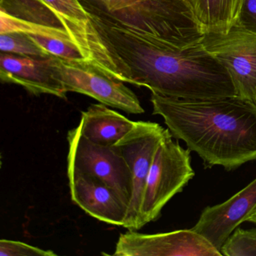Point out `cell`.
Returning a JSON list of instances; mask_svg holds the SVG:
<instances>
[{
    "instance_id": "277c9868",
    "label": "cell",
    "mask_w": 256,
    "mask_h": 256,
    "mask_svg": "<svg viewBox=\"0 0 256 256\" xmlns=\"http://www.w3.org/2000/svg\"><path fill=\"white\" fill-rule=\"evenodd\" d=\"M1 10L19 18L65 30L86 62L122 82L113 55L79 0H1Z\"/></svg>"
},
{
    "instance_id": "3957f363",
    "label": "cell",
    "mask_w": 256,
    "mask_h": 256,
    "mask_svg": "<svg viewBox=\"0 0 256 256\" xmlns=\"http://www.w3.org/2000/svg\"><path fill=\"white\" fill-rule=\"evenodd\" d=\"M79 1L91 16L175 47L198 44L204 35L187 0Z\"/></svg>"
},
{
    "instance_id": "ac0fdd59",
    "label": "cell",
    "mask_w": 256,
    "mask_h": 256,
    "mask_svg": "<svg viewBox=\"0 0 256 256\" xmlns=\"http://www.w3.org/2000/svg\"><path fill=\"white\" fill-rule=\"evenodd\" d=\"M220 251L224 256H256V228L242 229L238 227Z\"/></svg>"
},
{
    "instance_id": "7c38bea8",
    "label": "cell",
    "mask_w": 256,
    "mask_h": 256,
    "mask_svg": "<svg viewBox=\"0 0 256 256\" xmlns=\"http://www.w3.org/2000/svg\"><path fill=\"white\" fill-rule=\"evenodd\" d=\"M72 200L91 216L124 227L128 204L104 182L85 174L68 170Z\"/></svg>"
},
{
    "instance_id": "9c48e42d",
    "label": "cell",
    "mask_w": 256,
    "mask_h": 256,
    "mask_svg": "<svg viewBox=\"0 0 256 256\" xmlns=\"http://www.w3.org/2000/svg\"><path fill=\"white\" fill-rule=\"evenodd\" d=\"M166 130L156 122L138 121L116 144L128 164L132 176V196L124 228L138 230L140 228L144 192L156 151Z\"/></svg>"
},
{
    "instance_id": "5bb4252c",
    "label": "cell",
    "mask_w": 256,
    "mask_h": 256,
    "mask_svg": "<svg viewBox=\"0 0 256 256\" xmlns=\"http://www.w3.org/2000/svg\"><path fill=\"white\" fill-rule=\"evenodd\" d=\"M134 121L108 108L106 104H92L82 112L78 126L82 136L102 146L116 144L134 127Z\"/></svg>"
},
{
    "instance_id": "7a4b0ae2",
    "label": "cell",
    "mask_w": 256,
    "mask_h": 256,
    "mask_svg": "<svg viewBox=\"0 0 256 256\" xmlns=\"http://www.w3.org/2000/svg\"><path fill=\"white\" fill-rule=\"evenodd\" d=\"M152 114L164 120L206 168L232 170L256 160V106L238 96L184 100L152 92Z\"/></svg>"
},
{
    "instance_id": "8992f818",
    "label": "cell",
    "mask_w": 256,
    "mask_h": 256,
    "mask_svg": "<svg viewBox=\"0 0 256 256\" xmlns=\"http://www.w3.org/2000/svg\"><path fill=\"white\" fill-rule=\"evenodd\" d=\"M53 64L55 77L66 92L88 96L128 114L144 113L137 96L124 82L104 74L86 61L67 60L53 56Z\"/></svg>"
},
{
    "instance_id": "44dd1931",
    "label": "cell",
    "mask_w": 256,
    "mask_h": 256,
    "mask_svg": "<svg viewBox=\"0 0 256 256\" xmlns=\"http://www.w3.org/2000/svg\"><path fill=\"white\" fill-rule=\"evenodd\" d=\"M234 26L256 34V0H242Z\"/></svg>"
},
{
    "instance_id": "ffe728a7",
    "label": "cell",
    "mask_w": 256,
    "mask_h": 256,
    "mask_svg": "<svg viewBox=\"0 0 256 256\" xmlns=\"http://www.w3.org/2000/svg\"><path fill=\"white\" fill-rule=\"evenodd\" d=\"M52 250H44L20 241L2 239L0 240V256H56Z\"/></svg>"
},
{
    "instance_id": "30bf717a",
    "label": "cell",
    "mask_w": 256,
    "mask_h": 256,
    "mask_svg": "<svg viewBox=\"0 0 256 256\" xmlns=\"http://www.w3.org/2000/svg\"><path fill=\"white\" fill-rule=\"evenodd\" d=\"M115 256H222L204 236L198 232L178 230L166 233H138L128 230L116 242Z\"/></svg>"
},
{
    "instance_id": "6da1fadb",
    "label": "cell",
    "mask_w": 256,
    "mask_h": 256,
    "mask_svg": "<svg viewBox=\"0 0 256 256\" xmlns=\"http://www.w3.org/2000/svg\"><path fill=\"white\" fill-rule=\"evenodd\" d=\"M90 17L113 55L124 83L184 100L236 96L227 70L202 42L175 47L145 38L96 16Z\"/></svg>"
},
{
    "instance_id": "5b68a950",
    "label": "cell",
    "mask_w": 256,
    "mask_h": 256,
    "mask_svg": "<svg viewBox=\"0 0 256 256\" xmlns=\"http://www.w3.org/2000/svg\"><path fill=\"white\" fill-rule=\"evenodd\" d=\"M173 138L168 128L154 155L144 192L140 228L158 220L166 204L194 178L191 150Z\"/></svg>"
},
{
    "instance_id": "e0dca14e",
    "label": "cell",
    "mask_w": 256,
    "mask_h": 256,
    "mask_svg": "<svg viewBox=\"0 0 256 256\" xmlns=\"http://www.w3.org/2000/svg\"><path fill=\"white\" fill-rule=\"evenodd\" d=\"M0 50L4 53L23 56L48 58L52 56L36 44L28 34L22 32L0 34Z\"/></svg>"
},
{
    "instance_id": "d6986e66",
    "label": "cell",
    "mask_w": 256,
    "mask_h": 256,
    "mask_svg": "<svg viewBox=\"0 0 256 256\" xmlns=\"http://www.w3.org/2000/svg\"><path fill=\"white\" fill-rule=\"evenodd\" d=\"M31 40L41 47L43 50L50 54L52 56H56L67 60L86 61L80 50L70 42L41 36L28 34Z\"/></svg>"
},
{
    "instance_id": "4fadbf2b",
    "label": "cell",
    "mask_w": 256,
    "mask_h": 256,
    "mask_svg": "<svg viewBox=\"0 0 256 256\" xmlns=\"http://www.w3.org/2000/svg\"><path fill=\"white\" fill-rule=\"evenodd\" d=\"M0 78L4 83L23 86L32 95L48 94L66 98V91L54 76L53 56L36 58L2 52Z\"/></svg>"
},
{
    "instance_id": "ba28073f",
    "label": "cell",
    "mask_w": 256,
    "mask_h": 256,
    "mask_svg": "<svg viewBox=\"0 0 256 256\" xmlns=\"http://www.w3.org/2000/svg\"><path fill=\"white\" fill-rule=\"evenodd\" d=\"M200 42L227 70L236 95L256 106V34L234 26L206 32Z\"/></svg>"
},
{
    "instance_id": "2e32d148",
    "label": "cell",
    "mask_w": 256,
    "mask_h": 256,
    "mask_svg": "<svg viewBox=\"0 0 256 256\" xmlns=\"http://www.w3.org/2000/svg\"><path fill=\"white\" fill-rule=\"evenodd\" d=\"M22 32L30 35L41 36L58 38L72 42L68 32L61 28L46 26L35 22L14 17L4 10L0 11V34ZM77 48V47H76Z\"/></svg>"
},
{
    "instance_id": "8fae6325",
    "label": "cell",
    "mask_w": 256,
    "mask_h": 256,
    "mask_svg": "<svg viewBox=\"0 0 256 256\" xmlns=\"http://www.w3.org/2000/svg\"><path fill=\"white\" fill-rule=\"evenodd\" d=\"M256 210V178L228 200L206 206L191 229L220 251L228 238L241 223L247 222Z\"/></svg>"
},
{
    "instance_id": "9a60e30c",
    "label": "cell",
    "mask_w": 256,
    "mask_h": 256,
    "mask_svg": "<svg viewBox=\"0 0 256 256\" xmlns=\"http://www.w3.org/2000/svg\"><path fill=\"white\" fill-rule=\"evenodd\" d=\"M204 32H227L236 24L242 0H187Z\"/></svg>"
},
{
    "instance_id": "52a82bcc",
    "label": "cell",
    "mask_w": 256,
    "mask_h": 256,
    "mask_svg": "<svg viewBox=\"0 0 256 256\" xmlns=\"http://www.w3.org/2000/svg\"><path fill=\"white\" fill-rule=\"evenodd\" d=\"M68 170L85 174L113 188L125 203L132 196V176L128 164L115 146L97 144L82 136L78 126L70 130Z\"/></svg>"
}]
</instances>
